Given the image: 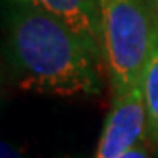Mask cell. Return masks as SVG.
Here are the masks:
<instances>
[{
	"mask_svg": "<svg viewBox=\"0 0 158 158\" xmlns=\"http://www.w3.org/2000/svg\"><path fill=\"white\" fill-rule=\"evenodd\" d=\"M121 158H149V153H148V148L144 142H141L139 146H135L134 149H130L128 153H125Z\"/></svg>",
	"mask_w": 158,
	"mask_h": 158,
	"instance_id": "obj_7",
	"label": "cell"
},
{
	"mask_svg": "<svg viewBox=\"0 0 158 158\" xmlns=\"http://www.w3.org/2000/svg\"><path fill=\"white\" fill-rule=\"evenodd\" d=\"M102 56L113 93L139 88L158 21L142 0H100Z\"/></svg>",
	"mask_w": 158,
	"mask_h": 158,
	"instance_id": "obj_2",
	"label": "cell"
},
{
	"mask_svg": "<svg viewBox=\"0 0 158 158\" xmlns=\"http://www.w3.org/2000/svg\"><path fill=\"white\" fill-rule=\"evenodd\" d=\"M148 113L142 88L113 93V102L93 158H121L144 142Z\"/></svg>",
	"mask_w": 158,
	"mask_h": 158,
	"instance_id": "obj_3",
	"label": "cell"
},
{
	"mask_svg": "<svg viewBox=\"0 0 158 158\" xmlns=\"http://www.w3.org/2000/svg\"><path fill=\"white\" fill-rule=\"evenodd\" d=\"M151 2H153V4H155L156 7H158V0H151Z\"/></svg>",
	"mask_w": 158,
	"mask_h": 158,
	"instance_id": "obj_8",
	"label": "cell"
},
{
	"mask_svg": "<svg viewBox=\"0 0 158 158\" xmlns=\"http://www.w3.org/2000/svg\"><path fill=\"white\" fill-rule=\"evenodd\" d=\"M27 2L62 19L104 60L100 0H27Z\"/></svg>",
	"mask_w": 158,
	"mask_h": 158,
	"instance_id": "obj_4",
	"label": "cell"
},
{
	"mask_svg": "<svg viewBox=\"0 0 158 158\" xmlns=\"http://www.w3.org/2000/svg\"><path fill=\"white\" fill-rule=\"evenodd\" d=\"M2 156L0 158H27L25 156V153L19 149V148H16L12 142H2Z\"/></svg>",
	"mask_w": 158,
	"mask_h": 158,
	"instance_id": "obj_6",
	"label": "cell"
},
{
	"mask_svg": "<svg viewBox=\"0 0 158 158\" xmlns=\"http://www.w3.org/2000/svg\"><path fill=\"white\" fill-rule=\"evenodd\" d=\"M6 55L23 90L60 97H95L104 62L69 25L27 0H4Z\"/></svg>",
	"mask_w": 158,
	"mask_h": 158,
	"instance_id": "obj_1",
	"label": "cell"
},
{
	"mask_svg": "<svg viewBox=\"0 0 158 158\" xmlns=\"http://www.w3.org/2000/svg\"><path fill=\"white\" fill-rule=\"evenodd\" d=\"M141 88L148 113V132L158 149V25L156 32H155L151 53H149V58H148L144 72H142Z\"/></svg>",
	"mask_w": 158,
	"mask_h": 158,
	"instance_id": "obj_5",
	"label": "cell"
}]
</instances>
